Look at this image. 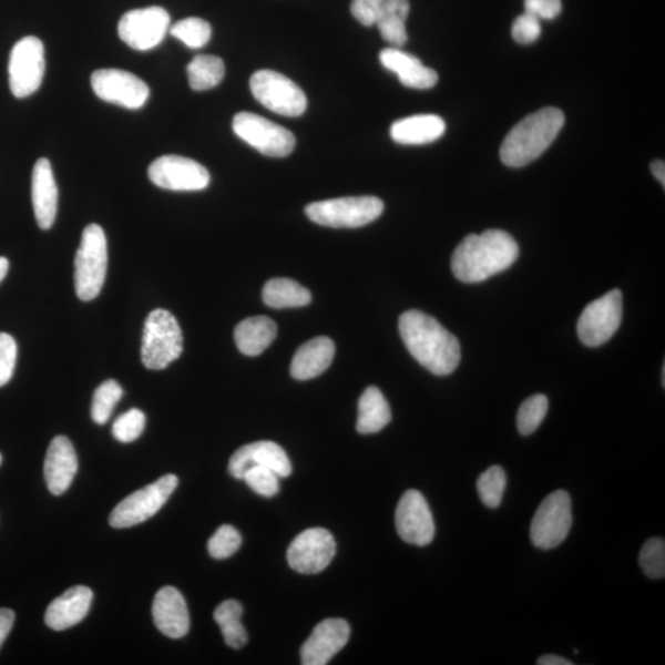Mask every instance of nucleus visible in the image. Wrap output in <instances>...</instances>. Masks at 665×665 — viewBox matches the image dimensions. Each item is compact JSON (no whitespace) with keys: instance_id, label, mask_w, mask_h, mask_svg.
Wrapping results in <instances>:
<instances>
[{"instance_id":"f257e3e1","label":"nucleus","mask_w":665,"mask_h":665,"mask_svg":"<svg viewBox=\"0 0 665 665\" xmlns=\"http://www.w3.org/2000/svg\"><path fill=\"white\" fill-rule=\"evenodd\" d=\"M398 328L410 355L431 374L447 376L458 369L460 342L436 318L417 309L407 310L399 317Z\"/></svg>"},{"instance_id":"f03ea898","label":"nucleus","mask_w":665,"mask_h":665,"mask_svg":"<svg viewBox=\"0 0 665 665\" xmlns=\"http://www.w3.org/2000/svg\"><path fill=\"white\" fill-rule=\"evenodd\" d=\"M518 257V243L508 232L488 229L462 239L452 254L451 270L458 280L477 284L509 269Z\"/></svg>"},{"instance_id":"7ed1b4c3","label":"nucleus","mask_w":665,"mask_h":665,"mask_svg":"<svg viewBox=\"0 0 665 665\" xmlns=\"http://www.w3.org/2000/svg\"><path fill=\"white\" fill-rule=\"evenodd\" d=\"M564 125L560 109L545 108L521 120L504 139L501 160L510 168H521L536 161L559 136Z\"/></svg>"},{"instance_id":"20e7f679","label":"nucleus","mask_w":665,"mask_h":665,"mask_svg":"<svg viewBox=\"0 0 665 665\" xmlns=\"http://www.w3.org/2000/svg\"><path fill=\"white\" fill-rule=\"evenodd\" d=\"M108 242L105 232L96 224L85 227L74 259L75 293L82 301H92L105 283Z\"/></svg>"},{"instance_id":"39448f33","label":"nucleus","mask_w":665,"mask_h":665,"mask_svg":"<svg viewBox=\"0 0 665 665\" xmlns=\"http://www.w3.org/2000/svg\"><path fill=\"white\" fill-rule=\"evenodd\" d=\"M183 331L176 318L165 309H154L144 324L141 358L150 370H163L181 357Z\"/></svg>"},{"instance_id":"423d86ee","label":"nucleus","mask_w":665,"mask_h":665,"mask_svg":"<svg viewBox=\"0 0 665 665\" xmlns=\"http://www.w3.org/2000/svg\"><path fill=\"white\" fill-rule=\"evenodd\" d=\"M382 200L375 196H354L325 200L306 207L307 217L315 224L331 228H358L371 224L383 213Z\"/></svg>"},{"instance_id":"0eeeda50","label":"nucleus","mask_w":665,"mask_h":665,"mask_svg":"<svg viewBox=\"0 0 665 665\" xmlns=\"http://www.w3.org/2000/svg\"><path fill=\"white\" fill-rule=\"evenodd\" d=\"M177 483L180 480L175 474H165L158 481L130 494L111 513L110 525L126 529L144 523L160 512L176 490Z\"/></svg>"},{"instance_id":"6e6552de","label":"nucleus","mask_w":665,"mask_h":665,"mask_svg":"<svg viewBox=\"0 0 665 665\" xmlns=\"http://www.w3.org/2000/svg\"><path fill=\"white\" fill-rule=\"evenodd\" d=\"M572 501L565 491L543 499L531 521L530 539L541 550H552L567 539L572 528Z\"/></svg>"},{"instance_id":"1a4fd4ad","label":"nucleus","mask_w":665,"mask_h":665,"mask_svg":"<svg viewBox=\"0 0 665 665\" xmlns=\"http://www.w3.org/2000/svg\"><path fill=\"white\" fill-rule=\"evenodd\" d=\"M250 91L255 99L275 114L296 117L307 109V98L301 88L284 74L258 71L250 78Z\"/></svg>"},{"instance_id":"9d476101","label":"nucleus","mask_w":665,"mask_h":665,"mask_svg":"<svg viewBox=\"0 0 665 665\" xmlns=\"http://www.w3.org/2000/svg\"><path fill=\"white\" fill-rule=\"evenodd\" d=\"M47 61L40 39L27 37L14 44L9 58V85L14 96L28 98L39 91Z\"/></svg>"},{"instance_id":"9b49d317","label":"nucleus","mask_w":665,"mask_h":665,"mask_svg":"<svg viewBox=\"0 0 665 665\" xmlns=\"http://www.w3.org/2000/svg\"><path fill=\"white\" fill-rule=\"evenodd\" d=\"M232 127L242 141L269 157H286L295 149L296 140L291 131L257 114L238 113L233 119Z\"/></svg>"},{"instance_id":"f8f14e48","label":"nucleus","mask_w":665,"mask_h":665,"mask_svg":"<svg viewBox=\"0 0 665 665\" xmlns=\"http://www.w3.org/2000/svg\"><path fill=\"white\" fill-rule=\"evenodd\" d=\"M623 320V294L612 290L587 305L576 325L586 347L597 348L612 339Z\"/></svg>"},{"instance_id":"ddd939ff","label":"nucleus","mask_w":665,"mask_h":665,"mask_svg":"<svg viewBox=\"0 0 665 665\" xmlns=\"http://www.w3.org/2000/svg\"><path fill=\"white\" fill-rule=\"evenodd\" d=\"M171 17L161 7L131 10L119 22V37L136 51L157 48L170 30Z\"/></svg>"},{"instance_id":"4468645a","label":"nucleus","mask_w":665,"mask_h":665,"mask_svg":"<svg viewBox=\"0 0 665 665\" xmlns=\"http://www.w3.org/2000/svg\"><path fill=\"white\" fill-rule=\"evenodd\" d=\"M151 182L165 191L200 192L209 184L211 177L204 165L181 155H163L149 168Z\"/></svg>"},{"instance_id":"2eb2a0df","label":"nucleus","mask_w":665,"mask_h":665,"mask_svg":"<svg viewBox=\"0 0 665 665\" xmlns=\"http://www.w3.org/2000/svg\"><path fill=\"white\" fill-rule=\"evenodd\" d=\"M336 540L326 529H308L297 535L287 550L290 567L304 574L325 571L335 559Z\"/></svg>"},{"instance_id":"dca6fc26","label":"nucleus","mask_w":665,"mask_h":665,"mask_svg":"<svg viewBox=\"0 0 665 665\" xmlns=\"http://www.w3.org/2000/svg\"><path fill=\"white\" fill-rule=\"evenodd\" d=\"M396 529L410 545L427 546L434 540V518L423 494L410 490L402 495L396 509Z\"/></svg>"},{"instance_id":"f3484780","label":"nucleus","mask_w":665,"mask_h":665,"mask_svg":"<svg viewBox=\"0 0 665 665\" xmlns=\"http://www.w3.org/2000/svg\"><path fill=\"white\" fill-rule=\"evenodd\" d=\"M92 88L98 98L106 103L130 110L147 103L150 88L135 74L121 70H99L92 75Z\"/></svg>"},{"instance_id":"a211bd4d","label":"nucleus","mask_w":665,"mask_h":665,"mask_svg":"<svg viewBox=\"0 0 665 665\" xmlns=\"http://www.w3.org/2000/svg\"><path fill=\"white\" fill-rule=\"evenodd\" d=\"M253 466H263L279 477H288L293 472L287 453L274 441H257L239 448L232 454L228 471L235 479L243 480L244 473Z\"/></svg>"},{"instance_id":"6ab92c4d","label":"nucleus","mask_w":665,"mask_h":665,"mask_svg":"<svg viewBox=\"0 0 665 665\" xmlns=\"http://www.w3.org/2000/svg\"><path fill=\"white\" fill-rule=\"evenodd\" d=\"M350 637V626L342 618H327L314 628L301 648L305 665H326L346 647Z\"/></svg>"},{"instance_id":"aec40b11","label":"nucleus","mask_w":665,"mask_h":665,"mask_svg":"<svg viewBox=\"0 0 665 665\" xmlns=\"http://www.w3.org/2000/svg\"><path fill=\"white\" fill-rule=\"evenodd\" d=\"M152 615L155 626L170 638L184 637L191 628V617L185 598L173 586H164L155 594Z\"/></svg>"},{"instance_id":"412c9836","label":"nucleus","mask_w":665,"mask_h":665,"mask_svg":"<svg viewBox=\"0 0 665 665\" xmlns=\"http://www.w3.org/2000/svg\"><path fill=\"white\" fill-rule=\"evenodd\" d=\"M78 471L75 450L69 438L55 437L49 447L47 459L43 463L44 480L53 495H61L69 491Z\"/></svg>"},{"instance_id":"4be33fe9","label":"nucleus","mask_w":665,"mask_h":665,"mask_svg":"<svg viewBox=\"0 0 665 665\" xmlns=\"http://www.w3.org/2000/svg\"><path fill=\"white\" fill-rule=\"evenodd\" d=\"M31 196L33 213L41 229H49L58 215L59 188L49 160L40 158L32 171Z\"/></svg>"},{"instance_id":"5701e85b","label":"nucleus","mask_w":665,"mask_h":665,"mask_svg":"<svg viewBox=\"0 0 665 665\" xmlns=\"http://www.w3.org/2000/svg\"><path fill=\"white\" fill-rule=\"evenodd\" d=\"M93 602L91 587L76 585L64 592L49 605L44 623L54 630L71 628L88 615Z\"/></svg>"},{"instance_id":"b1692460","label":"nucleus","mask_w":665,"mask_h":665,"mask_svg":"<svg viewBox=\"0 0 665 665\" xmlns=\"http://www.w3.org/2000/svg\"><path fill=\"white\" fill-rule=\"evenodd\" d=\"M380 61L386 70L397 74L399 82L408 88L430 89L436 86L439 75L428 69L415 55L401 49L390 48L380 52Z\"/></svg>"},{"instance_id":"393cba45","label":"nucleus","mask_w":665,"mask_h":665,"mask_svg":"<svg viewBox=\"0 0 665 665\" xmlns=\"http://www.w3.org/2000/svg\"><path fill=\"white\" fill-rule=\"evenodd\" d=\"M336 346L327 337H318L299 347L291 362L290 372L295 380L307 381L328 370L335 359Z\"/></svg>"},{"instance_id":"a878e982","label":"nucleus","mask_w":665,"mask_h":665,"mask_svg":"<svg viewBox=\"0 0 665 665\" xmlns=\"http://www.w3.org/2000/svg\"><path fill=\"white\" fill-rule=\"evenodd\" d=\"M446 130V121L438 115H415L396 121L391 137L399 144H427L442 137Z\"/></svg>"},{"instance_id":"bb28decb","label":"nucleus","mask_w":665,"mask_h":665,"mask_svg":"<svg viewBox=\"0 0 665 665\" xmlns=\"http://www.w3.org/2000/svg\"><path fill=\"white\" fill-rule=\"evenodd\" d=\"M277 335L274 320L268 317H250L241 321L235 329L238 350L247 357H258L272 346Z\"/></svg>"},{"instance_id":"cd10ccee","label":"nucleus","mask_w":665,"mask_h":665,"mask_svg":"<svg viewBox=\"0 0 665 665\" xmlns=\"http://www.w3.org/2000/svg\"><path fill=\"white\" fill-rule=\"evenodd\" d=\"M392 412L383 393L368 387L359 399L357 430L360 434H375L390 423Z\"/></svg>"},{"instance_id":"c85d7f7f","label":"nucleus","mask_w":665,"mask_h":665,"mask_svg":"<svg viewBox=\"0 0 665 665\" xmlns=\"http://www.w3.org/2000/svg\"><path fill=\"white\" fill-rule=\"evenodd\" d=\"M409 0H385L375 25L379 28L382 39L401 49L408 41L406 21L409 14Z\"/></svg>"},{"instance_id":"c756f323","label":"nucleus","mask_w":665,"mask_h":665,"mask_svg":"<svg viewBox=\"0 0 665 665\" xmlns=\"http://www.w3.org/2000/svg\"><path fill=\"white\" fill-rule=\"evenodd\" d=\"M263 301L275 309L304 307L313 301L306 287L290 279H273L263 288Z\"/></svg>"},{"instance_id":"7c9ffc66","label":"nucleus","mask_w":665,"mask_h":665,"mask_svg":"<svg viewBox=\"0 0 665 665\" xmlns=\"http://www.w3.org/2000/svg\"><path fill=\"white\" fill-rule=\"evenodd\" d=\"M225 63L214 54H198L187 64L188 84L196 92L217 86L225 78Z\"/></svg>"},{"instance_id":"2f4dec72","label":"nucleus","mask_w":665,"mask_h":665,"mask_svg":"<svg viewBox=\"0 0 665 665\" xmlns=\"http://www.w3.org/2000/svg\"><path fill=\"white\" fill-rule=\"evenodd\" d=\"M242 615L243 606L237 601H226L215 610L214 618L231 648L241 649L248 641L247 631L242 625Z\"/></svg>"},{"instance_id":"473e14b6","label":"nucleus","mask_w":665,"mask_h":665,"mask_svg":"<svg viewBox=\"0 0 665 665\" xmlns=\"http://www.w3.org/2000/svg\"><path fill=\"white\" fill-rule=\"evenodd\" d=\"M549 410L545 395L531 396L521 403L516 416V426L521 436H531L539 429Z\"/></svg>"},{"instance_id":"72a5a7b5","label":"nucleus","mask_w":665,"mask_h":665,"mask_svg":"<svg viewBox=\"0 0 665 665\" xmlns=\"http://www.w3.org/2000/svg\"><path fill=\"white\" fill-rule=\"evenodd\" d=\"M172 35L182 41L188 49H202L213 35L208 22L200 18H186L175 22L171 28Z\"/></svg>"},{"instance_id":"f704fd0d","label":"nucleus","mask_w":665,"mask_h":665,"mask_svg":"<svg viewBox=\"0 0 665 665\" xmlns=\"http://www.w3.org/2000/svg\"><path fill=\"white\" fill-rule=\"evenodd\" d=\"M507 485V475L501 466H492L484 471L479 481H477V491H479L482 503L495 509L502 503Z\"/></svg>"},{"instance_id":"c9c22d12","label":"nucleus","mask_w":665,"mask_h":665,"mask_svg":"<svg viewBox=\"0 0 665 665\" xmlns=\"http://www.w3.org/2000/svg\"><path fill=\"white\" fill-rule=\"evenodd\" d=\"M122 396L124 391L115 380H108L96 388L92 403V418L96 424L108 423Z\"/></svg>"},{"instance_id":"e433bc0d","label":"nucleus","mask_w":665,"mask_h":665,"mask_svg":"<svg viewBox=\"0 0 665 665\" xmlns=\"http://www.w3.org/2000/svg\"><path fill=\"white\" fill-rule=\"evenodd\" d=\"M640 567L649 579L665 576V541L661 538L648 540L640 552Z\"/></svg>"},{"instance_id":"4c0bfd02","label":"nucleus","mask_w":665,"mask_h":665,"mask_svg":"<svg viewBox=\"0 0 665 665\" xmlns=\"http://www.w3.org/2000/svg\"><path fill=\"white\" fill-rule=\"evenodd\" d=\"M242 545V536L236 528L222 525L208 540L207 549L211 557L226 560L235 554Z\"/></svg>"},{"instance_id":"58836bf2","label":"nucleus","mask_w":665,"mask_h":665,"mask_svg":"<svg viewBox=\"0 0 665 665\" xmlns=\"http://www.w3.org/2000/svg\"><path fill=\"white\" fill-rule=\"evenodd\" d=\"M146 427V416L142 410L133 408L121 415L113 426L114 438L124 443L137 440Z\"/></svg>"},{"instance_id":"ea45409f","label":"nucleus","mask_w":665,"mask_h":665,"mask_svg":"<svg viewBox=\"0 0 665 665\" xmlns=\"http://www.w3.org/2000/svg\"><path fill=\"white\" fill-rule=\"evenodd\" d=\"M243 481L255 493L266 498L276 495L280 490L279 475L269 469L263 468V466H253L244 473Z\"/></svg>"},{"instance_id":"a19ab883","label":"nucleus","mask_w":665,"mask_h":665,"mask_svg":"<svg viewBox=\"0 0 665 665\" xmlns=\"http://www.w3.org/2000/svg\"><path fill=\"white\" fill-rule=\"evenodd\" d=\"M18 346L13 337L0 331V387L6 386L14 375Z\"/></svg>"},{"instance_id":"79ce46f5","label":"nucleus","mask_w":665,"mask_h":665,"mask_svg":"<svg viewBox=\"0 0 665 665\" xmlns=\"http://www.w3.org/2000/svg\"><path fill=\"white\" fill-rule=\"evenodd\" d=\"M512 35L520 44L535 42L541 35V20L525 11L515 19Z\"/></svg>"},{"instance_id":"37998d69","label":"nucleus","mask_w":665,"mask_h":665,"mask_svg":"<svg viewBox=\"0 0 665 665\" xmlns=\"http://www.w3.org/2000/svg\"><path fill=\"white\" fill-rule=\"evenodd\" d=\"M385 0H351L350 11L365 27H374Z\"/></svg>"},{"instance_id":"c03bdc74","label":"nucleus","mask_w":665,"mask_h":665,"mask_svg":"<svg viewBox=\"0 0 665 665\" xmlns=\"http://www.w3.org/2000/svg\"><path fill=\"white\" fill-rule=\"evenodd\" d=\"M525 11L540 20L557 18L562 10L561 0H524Z\"/></svg>"},{"instance_id":"a18cd8bd","label":"nucleus","mask_w":665,"mask_h":665,"mask_svg":"<svg viewBox=\"0 0 665 665\" xmlns=\"http://www.w3.org/2000/svg\"><path fill=\"white\" fill-rule=\"evenodd\" d=\"M14 621L16 614L13 610L0 608V647H2L11 628H13Z\"/></svg>"},{"instance_id":"49530a36","label":"nucleus","mask_w":665,"mask_h":665,"mask_svg":"<svg viewBox=\"0 0 665 665\" xmlns=\"http://www.w3.org/2000/svg\"><path fill=\"white\" fill-rule=\"evenodd\" d=\"M539 665H571L573 664L571 661L562 658L560 656H554V654H548V656H543L538 661Z\"/></svg>"},{"instance_id":"de8ad7c7","label":"nucleus","mask_w":665,"mask_h":665,"mask_svg":"<svg viewBox=\"0 0 665 665\" xmlns=\"http://www.w3.org/2000/svg\"><path fill=\"white\" fill-rule=\"evenodd\" d=\"M651 171H652L653 175L656 176V180L664 187L665 186V164H664V162L661 160L654 161L651 164Z\"/></svg>"},{"instance_id":"09e8293b","label":"nucleus","mask_w":665,"mask_h":665,"mask_svg":"<svg viewBox=\"0 0 665 665\" xmlns=\"http://www.w3.org/2000/svg\"><path fill=\"white\" fill-rule=\"evenodd\" d=\"M9 270V262L4 257H0V283L6 279V276Z\"/></svg>"},{"instance_id":"8fccbe9b","label":"nucleus","mask_w":665,"mask_h":665,"mask_svg":"<svg viewBox=\"0 0 665 665\" xmlns=\"http://www.w3.org/2000/svg\"><path fill=\"white\" fill-rule=\"evenodd\" d=\"M662 385L663 387L665 386V366L663 365V369H662Z\"/></svg>"},{"instance_id":"3c124183","label":"nucleus","mask_w":665,"mask_h":665,"mask_svg":"<svg viewBox=\"0 0 665 665\" xmlns=\"http://www.w3.org/2000/svg\"><path fill=\"white\" fill-rule=\"evenodd\" d=\"M3 458L2 454H0V464H2Z\"/></svg>"}]
</instances>
